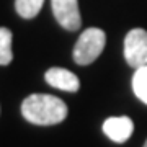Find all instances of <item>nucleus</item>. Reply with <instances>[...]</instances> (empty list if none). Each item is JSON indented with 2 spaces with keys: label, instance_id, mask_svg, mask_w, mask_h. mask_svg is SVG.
I'll return each mask as SVG.
<instances>
[{
  "label": "nucleus",
  "instance_id": "f257e3e1",
  "mask_svg": "<svg viewBox=\"0 0 147 147\" xmlns=\"http://www.w3.org/2000/svg\"><path fill=\"white\" fill-rule=\"evenodd\" d=\"M23 118L38 126H53L62 123L67 116V105L54 95L34 93L26 96L21 103Z\"/></svg>",
  "mask_w": 147,
  "mask_h": 147
},
{
  "label": "nucleus",
  "instance_id": "f03ea898",
  "mask_svg": "<svg viewBox=\"0 0 147 147\" xmlns=\"http://www.w3.org/2000/svg\"><path fill=\"white\" fill-rule=\"evenodd\" d=\"M106 44V34L100 28H87L74 47V61L79 65H88L100 57Z\"/></svg>",
  "mask_w": 147,
  "mask_h": 147
},
{
  "label": "nucleus",
  "instance_id": "7ed1b4c3",
  "mask_svg": "<svg viewBox=\"0 0 147 147\" xmlns=\"http://www.w3.org/2000/svg\"><path fill=\"white\" fill-rule=\"evenodd\" d=\"M124 59L134 69L147 64V31L134 28L124 38Z\"/></svg>",
  "mask_w": 147,
  "mask_h": 147
},
{
  "label": "nucleus",
  "instance_id": "20e7f679",
  "mask_svg": "<svg viewBox=\"0 0 147 147\" xmlns=\"http://www.w3.org/2000/svg\"><path fill=\"white\" fill-rule=\"evenodd\" d=\"M54 18L62 28L75 31L82 26V16L77 0H51Z\"/></svg>",
  "mask_w": 147,
  "mask_h": 147
},
{
  "label": "nucleus",
  "instance_id": "39448f33",
  "mask_svg": "<svg viewBox=\"0 0 147 147\" xmlns=\"http://www.w3.org/2000/svg\"><path fill=\"white\" fill-rule=\"evenodd\" d=\"M103 132L108 139H111L113 142L123 144L126 142L134 132V123L131 118L127 116H111L106 118L103 123Z\"/></svg>",
  "mask_w": 147,
  "mask_h": 147
},
{
  "label": "nucleus",
  "instance_id": "423d86ee",
  "mask_svg": "<svg viewBox=\"0 0 147 147\" xmlns=\"http://www.w3.org/2000/svg\"><path fill=\"white\" fill-rule=\"evenodd\" d=\"M44 79L51 87L64 92H77L80 88V82L77 79V75L67 69H61V67H51L44 74Z\"/></svg>",
  "mask_w": 147,
  "mask_h": 147
},
{
  "label": "nucleus",
  "instance_id": "0eeeda50",
  "mask_svg": "<svg viewBox=\"0 0 147 147\" xmlns=\"http://www.w3.org/2000/svg\"><path fill=\"white\" fill-rule=\"evenodd\" d=\"M132 90L137 98L147 105V64L136 69L132 75Z\"/></svg>",
  "mask_w": 147,
  "mask_h": 147
},
{
  "label": "nucleus",
  "instance_id": "6e6552de",
  "mask_svg": "<svg viewBox=\"0 0 147 147\" xmlns=\"http://www.w3.org/2000/svg\"><path fill=\"white\" fill-rule=\"evenodd\" d=\"M42 3H44V0H15V8L21 18L30 20L41 11Z\"/></svg>",
  "mask_w": 147,
  "mask_h": 147
},
{
  "label": "nucleus",
  "instance_id": "1a4fd4ad",
  "mask_svg": "<svg viewBox=\"0 0 147 147\" xmlns=\"http://www.w3.org/2000/svg\"><path fill=\"white\" fill-rule=\"evenodd\" d=\"M13 59L11 54V31L5 26L0 28V65H8Z\"/></svg>",
  "mask_w": 147,
  "mask_h": 147
},
{
  "label": "nucleus",
  "instance_id": "9d476101",
  "mask_svg": "<svg viewBox=\"0 0 147 147\" xmlns=\"http://www.w3.org/2000/svg\"><path fill=\"white\" fill-rule=\"evenodd\" d=\"M144 147H147V141H146V144H144Z\"/></svg>",
  "mask_w": 147,
  "mask_h": 147
}]
</instances>
